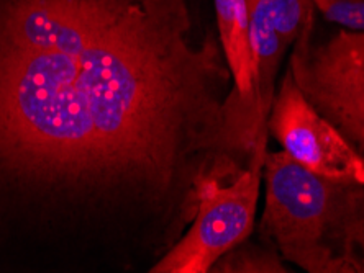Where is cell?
I'll return each mask as SVG.
<instances>
[{
    "mask_svg": "<svg viewBox=\"0 0 364 273\" xmlns=\"http://www.w3.org/2000/svg\"><path fill=\"white\" fill-rule=\"evenodd\" d=\"M267 130L284 152L310 172L364 185V157L305 99L289 69L272 101Z\"/></svg>",
    "mask_w": 364,
    "mask_h": 273,
    "instance_id": "cell-5",
    "label": "cell"
},
{
    "mask_svg": "<svg viewBox=\"0 0 364 273\" xmlns=\"http://www.w3.org/2000/svg\"><path fill=\"white\" fill-rule=\"evenodd\" d=\"M264 157L266 135L256 144L245 170L215 169L196 180L192 226L151 272L205 273L248 238L258 208Z\"/></svg>",
    "mask_w": 364,
    "mask_h": 273,
    "instance_id": "cell-3",
    "label": "cell"
},
{
    "mask_svg": "<svg viewBox=\"0 0 364 273\" xmlns=\"http://www.w3.org/2000/svg\"><path fill=\"white\" fill-rule=\"evenodd\" d=\"M259 115L267 123L274 101V80L287 50L314 15L312 0H246Z\"/></svg>",
    "mask_w": 364,
    "mask_h": 273,
    "instance_id": "cell-6",
    "label": "cell"
},
{
    "mask_svg": "<svg viewBox=\"0 0 364 273\" xmlns=\"http://www.w3.org/2000/svg\"><path fill=\"white\" fill-rule=\"evenodd\" d=\"M314 15L307 20L289 62L297 87L364 157V31L341 28L314 45Z\"/></svg>",
    "mask_w": 364,
    "mask_h": 273,
    "instance_id": "cell-4",
    "label": "cell"
},
{
    "mask_svg": "<svg viewBox=\"0 0 364 273\" xmlns=\"http://www.w3.org/2000/svg\"><path fill=\"white\" fill-rule=\"evenodd\" d=\"M215 13L225 61L235 80L233 94L259 126H267L259 115L256 99V71L246 0H215Z\"/></svg>",
    "mask_w": 364,
    "mask_h": 273,
    "instance_id": "cell-7",
    "label": "cell"
},
{
    "mask_svg": "<svg viewBox=\"0 0 364 273\" xmlns=\"http://www.w3.org/2000/svg\"><path fill=\"white\" fill-rule=\"evenodd\" d=\"M189 33L186 0H5L0 170L159 201L202 154L250 157L259 131Z\"/></svg>",
    "mask_w": 364,
    "mask_h": 273,
    "instance_id": "cell-1",
    "label": "cell"
},
{
    "mask_svg": "<svg viewBox=\"0 0 364 273\" xmlns=\"http://www.w3.org/2000/svg\"><path fill=\"white\" fill-rule=\"evenodd\" d=\"M315 10H318L331 23L341 28L364 31V0L338 2V0H312Z\"/></svg>",
    "mask_w": 364,
    "mask_h": 273,
    "instance_id": "cell-8",
    "label": "cell"
},
{
    "mask_svg": "<svg viewBox=\"0 0 364 273\" xmlns=\"http://www.w3.org/2000/svg\"><path fill=\"white\" fill-rule=\"evenodd\" d=\"M264 234L314 273L364 272V185L310 172L286 152L264 157Z\"/></svg>",
    "mask_w": 364,
    "mask_h": 273,
    "instance_id": "cell-2",
    "label": "cell"
},
{
    "mask_svg": "<svg viewBox=\"0 0 364 273\" xmlns=\"http://www.w3.org/2000/svg\"><path fill=\"white\" fill-rule=\"evenodd\" d=\"M338 2H353V0H338Z\"/></svg>",
    "mask_w": 364,
    "mask_h": 273,
    "instance_id": "cell-9",
    "label": "cell"
}]
</instances>
